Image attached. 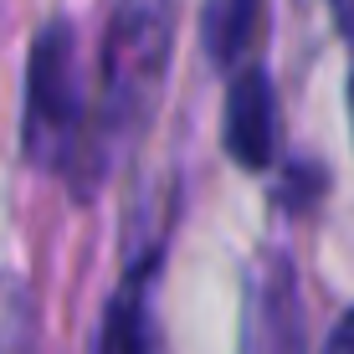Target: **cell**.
Listing matches in <instances>:
<instances>
[{"label":"cell","instance_id":"2","mask_svg":"<svg viewBox=\"0 0 354 354\" xmlns=\"http://www.w3.org/2000/svg\"><path fill=\"white\" fill-rule=\"evenodd\" d=\"M175 52V0H118L97 52V154L149 129Z\"/></svg>","mask_w":354,"mask_h":354},{"label":"cell","instance_id":"1","mask_svg":"<svg viewBox=\"0 0 354 354\" xmlns=\"http://www.w3.org/2000/svg\"><path fill=\"white\" fill-rule=\"evenodd\" d=\"M21 149L36 169L77 180V195L103 169L97 118L88 103V77L77 57V31L67 16H52L26 57V103H21Z\"/></svg>","mask_w":354,"mask_h":354},{"label":"cell","instance_id":"5","mask_svg":"<svg viewBox=\"0 0 354 354\" xmlns=\"http://www.w3.org/2000/svg\"><path fill=\"white\" fill-rule=\"evenodd\" d=\"M298 349V319H292V277L288 262L272 257L257 272V292L247 308V354H292Z\"/></svg>","mask_w":354,"mask_h":354},{"label":"cell","instance_id":"4","mask_svg":"<svg viewBox=\"0 0 354 354\" xmlns=\"http://www.w3.org/2000/svg\"><path fill=\"white\" fill-rule=\"evenodd\" d=\"M154 267L160 257H144L124 272L118 292L103 308L97 354H160V319H154Z\"/></svg>","mask_w":354,"mask_h":354},{"label":"cell","instance_id":"3","mask_svg":"<svg viewBox=\"0 0 354 354\" xmlns=\"http://www.w3.org/2000/svg\"><path fill=\"white\" fill-rule=\"evenodd\" d=\"M277 139H283V124H277L272 77H267V67H241L236 77H231L226 118H221L226 154L241 169H267L277 160Z\"/></svg>","mask_w":354,"mask_h":354},{"label":"cell","instance_id":"7","mask_svg":"<svg viewBox=\"0 0 354 354\" xmlns=\"http://www.w3.org/2000/svg\"><path fill=\"white\" fill-rule=\"evenodd\" d=\"M324 354H354V308L339 319L334 334H328V349H324Z\"/></svg>","mask_w":354,"mask_h":354},{"label":"cell","instance_id":"9","mask_svg":"<svg viewBox=\"0 0 354 354\" xmlns=\"http://www.w3.org/2000/svg\"><path fill=\"white\" fill-rule=\"evenodd\" d=\"M349 97H354V88H349Z\"/></svg>","mask_w":354,"mask_h":354},{"label":"cell","instance_id":"6","mask_svg":"<svg viewBox=\"0 0 354 354\" xmlns=\"http://www.w3.org/2000/svg\"><path fill=\"white\" fill-rule=\"evenodd\" d=\"M257 31H262V0H205L201 36L216 67H236L247 46L257 41Z\"/></svg>","mask_w":354,"mask_h":354},{"label":"cell","instance_id":"8","mask_svg":"<svg viewBox=\"0 0 354 354\" xmlns=\"http://www.w3.org/2000/svg\"><path fill=\"white\" fill-rule=\"evenodd\" d=\"M334 6V21H339V36L354 46V0H328Z\"/></svg>","mask_w":354,"mask_h":354}]
</instances>
